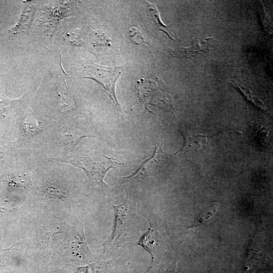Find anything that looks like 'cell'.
Returning <instances> with one entry per match:
<instances>
[{"mask_svg":"<svg viewBox=\"0 0 273 273\" xmlns=\"http://www.w3.org/2000/svg\"><path fill=\"white\" fill-rule=\"evenodd\" d=\"M82 135L78 132L70 128L63 130L59 134V143L67 148H74L78 141Z\"/></svg>","mask_w":273,"mask_h":273,"instance_id":"9c48e42d","label":"cell"},{"mask_svg":"<svg viewBox=\"0 0 273 273\" xmlns=\"http://www.w3.org/2000/svg\"><path fill=\"white\" fill-rule=\"evenodd\" d=\"M184 143L180 149L175 154L197 152L202 150L212 136L209 135L196 134L191 131L184 132Z\"/></svg>","mask_w":273,"mask_h":273,"instance_id":"8992f818","label":"cell"},{"mask_svg":"<svg viewBox=\"0 0 273 273\" xmlns=\"http://www.w3.org/2000/svg\"><path fill=\"white\" fill-rule=\"evenodd\" d=\"M65 238L53 247V251L70 261L85 263L96 262L97 259L86 243L83 222L65 227Z\"/></svg>","mask_w":273,"mask_h":273,"instance_id":"6da1fadb","label":"cell"},{"mask_svg":"<svg viewBox=\"0 0 273 273\" xmlns=\"http://www.w3.org/2000/svg\"><path fill=\"white\" fill-rule=\"evenodd\" d=\"M95 66L97 70V72H96L97 75H95L97 78V81L103 85L113 100L114 103L119 108V103L116 97L115 87L116 81L121 73L118 71L120 68L113 69L97 65Z\"/></svg>","mask_w":273,"mask_h":273,"instance_id":"5b68a950","label":"cell"},{"mask_svg":"<svg viewBox=\"0 0 273 273\" xmlns=\"http://www.w3.org/2000/svg\"><path fill=\"white\" fill-rule=\"evenodd\" d=\"M22 124L23 130L27 135L37 134L41 130L38 121L31 117L26 118Z\"/></svg>","mask_w":273,"mask_h":273,"instance_id":"7c38bea8","label":"cell"},{"mask_svg":"<svg viewBox=\"0 0 273 273\" xmlns=\"http://www.w3.org/2000/svg\"><path fill=\"white\" fill-rule=\"evenodd\" d=\"M212 37H202L193 40L192 46L188 48H182L177 51L169 50L173 57L192 58L201 54H206L209 51L208 42Z\"/></svg>","mask_w":273,"mask_h":273,"instance_id":"ba28073f","label":"cell"},{"mask_svg":"<svg viewBox=\"0 0 273 273\" xmlns=\"http://www.w3.org/2000/svg\"><path fill=\"white\" fill-rule=\"evenodd\" d=\"M149 228L148 231L144 233L137 242V245L142 247L146 251H147L151 256L152 263L154 260V255L153 254V247L154 241L152 239V233L153 231L152 229V225L150 220Z\"/></svg>","mask_w":273,"mask_h":273,"instance_id":"30bf717a","label":"cell"},{"mask_svg":"<svg viewBox=\"0 0 273 273\" xmlns=\"http://www.w3.org/2000/svg\"><path fill=\"white\" fill-rule=\"evenodd\" d=\"M149 7H148V10L149 13H150L151 14L153 20L156 23L158 28L165 32L171 39H173L171 36L172 35V33L169 31L167 27L161 22L159 18V14L155 7L150 4H149Z\"/></svg>","mask_w":273,"mask_h":273,"instance_id":"4fadbf2b","label":"cell"},{"mask_svg":"<svg viewBox=\"0 0 273 273\" xmlns=\"http://www.w3.org/2000/svg\"><path fill=\"white\" fill-rule=\"evenodd\" d=\"M111 205L114 210V224L111 236L102 245L105 250L122 243V239L131 230L132 218L135 216L131 206L128 193L122 204Z\"/></svg>","mask_w":273,"mask_h":273,"instance_id":"3957f363","label":"cell"},{"mask_svg":"<svg viewBox=\"0 0 273 273\" xmlns=\"http://www.w3.org/2000/svg\"><path fill=\"white\" fill-rule=\"evenodd\" d=\"M43 192L46 197L60 202H67L70 197L67 186L58 178L49 179L45 183Z\"/></svg>","mask_w":273,"mask_h":273,"instance_id":"52a82bcc","label":"cell"},{"mask_svg":"<svg viewBox=\"0 0 273 273\" xmlns=\"http://www.w3.org/2000/svg\"><path fill=\"white\" fill-rule=\"evenodd\" d=\"M21 99L12 100L8 98L4 95L0 97V114L3 116L9 115L15 107L18 106Z\"/></svg>","mask_w":273,"mask_h":273,"instance_id":"8fae6325","label":"cell"},{"mask_svg":"<svg viewBox=\"0 0 273 273\" xmlns=\"http://www.w3.org/2000/svg\"><path fill=\"white\" fill-rule=\"evenodd\" d=\"M166 158L167 155L162 150L161 147L156 145L152 156L143 162L134 173L121 178L124 182H133L153 175L162 165H164Z\"/></svg>","mask_w":273,"mask_h":273,"instance_id":"277c9868","label":"cell"},{"mask_svg":"<svg viewBox=\"0 0 273 273\" xmlns=\"http://www.w3.org/2000/svg\"><path fill=\"white\" fill-rule=\"evenodd\" d=\"M63 161L82 169L92 182L102 185H107L104 178L107 172L120 164L115 160L101 154L78 155Z\"/></svg>","mask_w":273,"mask_h":273,"instance_id":"7a4b0ae2","label":"cell"},{"mask_svg":"<svg viewBox=\"0 0 273 273\" xmlns=\"http://www.w3.org/2000/svg\"><path fill=\"white\" fill-rule=\"evenodd\" d=\"M168 273H182V272L178 268L174 267L168 271Z\"/></svg>","mask_w":273,"mask_h":273,"instance_id":"5bb4252c","label":"cell"}]
</instances>
